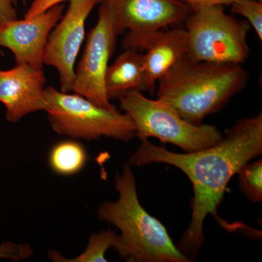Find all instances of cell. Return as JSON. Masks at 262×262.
Returning <instances> with one entry per match:
<instances>
[{
    "mask_svg": "<svg viewBox=\"0 0 262 262\" xmlns=\"http://www.w3.org/2000/svg\"><path fill=\"white\" fill-rule=\"evenodd\" d=\"M261 153L260 112L254 116L237 120L217 144L193 152L179 154L148 140L141 141L127 164L131 167L168 164L180 169L192 182V220L177 246L183 254L190 258L195 256L203 244L205 220L208 215L216 213L229 180Z\"/></svg>",
    "mask_w": 262,
    "mask_h": 262,
    "instance_id": "1",
    "label": "cell"
},
{
    "mask_svg": "<svg viewBox=\"0 0 262 262\" xmlns=\"http://www.w3.org/2000/svg\"><path fill=\"white\" fill-rule=\"evenodd\" d=\"M115 186L119 193L116 201H104L98 208V219L116 227L113 248L128 262H190L173 244L165 226L141 206L135 176L126 164L117 173Z\"/></svg>",
    "mask_w": 262,
    "mask_h": 262,
    "instance_id": "2",
    "label": "cell"
},
{
    "mask_svg": "<svg viewBox=\"0 0 262 262\" xmlns=\"http://www.w3.org/2000/svg\"><path fill=\"white\" fill-rule=\"evenodd\" d=\"M249 79L242 64L183 58L158 81V98L175 108L184 120L201 125L246 87Z\"/></svg>",
    "mask_w": 262,
    "mask_h": 262,
    "instance_id": "3",
    "label": "cell"
},
{
    "mask_svg": "<svg viewBox=\"0 0 262 262\" xmlns=\"http://www.w3.org/2000/svg\"><path fill=\"white\" fill-rule=\"evenodd\" d=\"M118 99L120 108L135 124L136 137L141 141L156 138L186 152H193L213 146L222 139V133L214 125L189 123L168 103L160 98H146L139 90L125 93Z\"/></svg>",
    "mask_w": 262,
    "mask_h": 262,
    "instance_id": "4",
    "label": "cell"
},
{
    "mask_svg": "<svg viewBox=\"0 0 262 262\" xmlns=\"http://www.w3.org/2000/svg\"><path fill=\"white\" fill-rule=\"evenodd\" d=\"M46 91V112L56 134L85 141L106 137L128 141L136 137L135 124L127 114L101 107L83 96L52 86Z\"/></svg>",
    "mask_w": 262,
    "mask_h": 262,
    "instance_id": "5",
    "label": "cell"
},
{
    "mask_svg": "<svg viewBox=\"0 0 262 262\" xmlns=\"http://www.w3.org/2000/svg\"><path fill=\"white\" fill-rule=\"evenodd\" d=\"M185 58L195 61L243 64L250 54L248 34L251 27L211 5L192 10L186 18Z\"/></svg>",
    "mask_w": 262,
    "mask_h": 262,
    "instance_id": "6",
    "label": "cell"
},
{
    "mask_svg": "<svg viewBox=\"0 0 262 262\" xmlns=\"http://www.w3.org/2000/svg\"><path fill=\"white\" fill-rule=\"evenodd\" d=\"M113 10L118 34L127 31L124 49L145 51L164 29L184 21L192 12L184 0H102Z\"/></svg>",
    "mask_w": 262,
    "mask_h": 262,
    "instance_id": "7",
    "label": "cell"
},
{
    "mask_svg": "<svg viewBox=\"0 0 262 262\" xmlns=\"http://www.w3.org/2000/svg\"><path fill=\"white\" fill-rule=\"evenodd\" d=\"M101 3L97 24L88 36L83 54L75 69L71 93L83 96L101 107L114 110L117 108L106 95L104 80L118 33L113 10L107 3Z\"/></svg>",
    "mask_w": 262,
    "mask_h": 262,
    "instance_id": "8",
    "label": "cell"
},
{
    "mask_svg": "<svg viewBox=\"0 0 262 262\" xmlns=\"http://www.w3.org/2000/svg\"><path fill=\"white\" fill-rule=\"evenodd\" d=\"M102 0H70L65 15L48 37L43 63L56 69L62 92L71 93L75 63L85 34V22L93 9Z\"/></svg>",
    "mask_w": 262,
    "mask_h": 262,
    "instance_id": "9",
    "label": "cell"
},
{
    "mask_svg": "<svg viewBox=\"0 0 262 262\" xmlns=\"http://www.w3.org/2000/svg\"><path fill=\"white\" fill-rule=\"evenodd\" d=\"M63 10V5L58 4L32 18L0 24V47L9 49L16 63L43 69L48 37L61 18Z\"/></svg>",
    "mask_w": 262,
    "mask_h": 262,
    "instance_id": "10",
    "label": "cell"
},
{
    "mask_svg": "<svg viewBox=\"0 0 262 262\" xmlns=\"http://www.w3.org/2000/svg\"><path fill=\"white\" fill-rule=\"evenodd\" d=\"M46 83L43 69L27 63L0 70V102L5 105L7 120L18 122L29 114L46 111Z\"/></svg>",
    "mask_w": 262,
    "mask_h": 262,
    "instance_id": "11",
    "label": "cell"
},
{
    "mask_svg": "<svg viewBox=\"0 0 262 262\" xmlns=\"http://www.w3.org/2000/svg\"><path fill=\"white\" fill-rule=\"evenodd\" d=\"M143 54L146 91L154 93L158 81L166 75L187 53V33L184 29L162 31Z\"/></svg>",
    "mask_w": 262,
    "mask_h": 262,
    "instance_id": "12",
    "label": "cell"
},
{
    "mask_svg": "<svg viewBox=\"0 0 262 262\" xmlns=\"http://www.w3.org/2000/svg\"><path fill=\"white\" fill-rule=\"evenodd\" d=\"M104 84L110 100L134 90L146 91L142 53L134 49L125 50L108 66Z\"/></svg>",
    "mask_w": 262,
    "mask_h": 262,
    "instance_id": "13",
    "label": "cell"
},
{
    "mask_svg": "<svg viewBox=\"0 0 262 262\" xmlns=\"http://www.w3.org/2000/svg\"><path fill=\"white\" fill-rule=\"evenodd\" d=\"M89 160L87 151L80 143L63 141L55 144L50 151L48 163L55 173L62 176L78 173Z\"/></svg>",
    "mask_w": 262,
    "mask_h": 262,
    "instance_id": "14",
    "label": "cell"
},
{
    "mask_svg": "<svg viewBox=\"0 0 262 262\" xmlns=\"http://www.w3.org/2000/svg\"><path fill=\"white\" fill-rule=\"evenodd\" d=\"M117 234L113 231H101L90 237L89 244L83 252L72 258H66L58 251L48 253V257L55 262H102L107 261L105 254L110 248H113L116 241Z\"/></svg>",
    "mask_w": 262,
    "mask_h": 262,
    "instance_id": "15",
    "label": "cell"
},
{
    "mask_svg": "<svg viewBox=\"0 0 262 262\" xmlns=\"http://www.w3.org/2000/svg\"><path fill=\"white\" fill-rule=\"evenodd\" d=\"M239 187L253 202L262 201V161L246 164L239 170Z\"/></svg>",
    "mask_w": 262,
    "mask_h": 262,
    "instance_id": "16",
    "label": "cell"
},
{
    "mask_svg": "<svg viewBox=\"0 0 262 262\" xmlns=\"http://www.w3.org/2000/svg\"><path fill=\"white\" fill-rule=\"evenodd\" d=\"M234 14L244 17L262 41V3L258 0H236L230 5Z\"/></svg>",
    "mask_w": 262,
    "mask_h": 262,
    "instance_id": "17",
    "label": "cell"
},
{
    "mask_svg": "<svg viewBox=\"0 0 262 262\" xmlns=\"http://www.w3.org/2000/svg\"><path fill=\"white\" fill-rule=\"evenodd\" d=\"M32 255V248L27 244L5 242L0 246V259L8 258L14 261H24Z\"/></svg>",
    "mask_w": 262,
    "mask_h": 262,
    "instance_id": "18",
    "label": "cell"
},
{
    "mask_svg": "<svg viewBox=\"0 0 262 262\" xmlns=\"http://www.w3.org/2000/svg\"><path fill=\"white\" fill-rule=\"evenodd\" d=\"M65 1H67V0H34L30 8L26 12L24 18H32V17L49 9L52 7L61 4Z\"/></svg>",
    "mask_w": 262,
    "mask_h": 262,
    "instance_id": "19",
    "label": "cell"
},
{
    "mask_svg": "<svg viewBox=\"0 0 262 262\" xmlns=\"http://www.w3.org/2000/svg\"><path fill=\"white\" fill-rule=\"evenodd\" d=\"M18 0H0V24L17 18L15 5Z\"/></svg>",
    "mask_w": 262,
    "mask_h": 262,
    "instance_id": "20",
    "label": "cell"
},
{
    "mask_svg": "<svg viewBox=\"0 0 262 262\" xmlns=\"http://www.w3.org/2000/svg\"><path fill=\"white\" fill-rule=\"evenodd\" d=\"M192 10L198 9L202 7L211 6V5H222L230 6L236 0H184Z\"/></svg>",
    "mask_w": 262,
    "mask_h": 262,
    "instance_id": "21",
    "label": "cell"
},
{
    "mask_svg": "<svg viewBox=\"0 0 262 262\" xmlns=\"http://www.w3.org/2000/svg\"><path fill=\"white\" fill-rule=\"evenodd\" d=\"M30 1V0H23L24 3H27V2Z\"/></svg>",
    "mask_w": 262,
    "mask_h": 262,
    "instance_id": "22",
    "label": "cell"
},
{
    "mask_svg": "<svg viewBox=\"0 0 262 262\" xmlns=\"http://www.w3.org/2000/svg\"><path fill=\"white\" fill-rule=\"evenodd\" d=\"M258 1L261 2L262 3V0H258Z\"/></svg>",
    "mask_w": 262,
    "mask_h": 262,
    "instance_id": "23",
    "label": "cell"
},
{
    "mask_svg": "<svg viewBox=\"0 0 262 262\" xmlns=\"http://www.w3.org/2000/svg\"><path fill=\"white\" fill-rule=\"evenodd\" d=\"M0 53H1V51H0Z\"/></svg>",
    "mask_w": 262,
    "mask_h": 262,
    "instance_id": "24",
    "label": "cell"
}]
</instances>
